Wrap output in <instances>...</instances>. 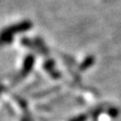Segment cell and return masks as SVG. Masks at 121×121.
I'll use <instances>...</instances> for the list:
<instances>
[{
  "label": "cell",
  "instance_id": "3957f363",
  "mask_svg": "<svg viewBox=\"0 0 121 121\" xmlns=\"http://www.w3.org/2000/svg\"><path fill=\"white\" fill-rule=\"evenodd\" d=\"M44 69H45L53 78H59V77H60L59 73L54 70V61H53V60L50 59V60H48V61H46V63L44 64Z\"/></svg>",
  "mask_w": 121,
  "mask_h": 121
},
{
  "label": "cell",
  "instance_id": "7a4b0ae2",
  "mask_svg": "<svg viewBox=\"0 0 121 121\" xmlns=\"http://www.w3.org/2000/svg\"><path fill=\"white\" fill-rule=\"evenodd\" d=\"M35 64V58L33 55H28L26 56L25 60H24V64H23V68L20 72V74L18 75V79H21L25 76H27L29 74V73L32 71L33 69V66Z\"/></svg>",
  "mask_w": 121,
  "mask_h": 121
},
{
  "label": "cell",
  "instance_id": "6da1fadb",
  "mask_svg": "<svg viewBox=\"0 0 121 121\" xmlns=\"http://www.w3.org/2000/svg\"><path fill=\"white\" fill-rule=\"evenodd\" d=\"M33 24L30 21H23L18 24H14L13 26L8 27L7 29L3 30L0 33V43L5 44V43H10L13 41V36L14 34L17 33H22L29 31L32 28Z\"/></svg>",
  "mask_w": 121,
  "mask_h": 121
},
{
  "label": "cell",
  "instance_id": "8992f818",
  "mask_svg": "<svg viewBox=\"0 0 121 121\" xmlns=\"http://www.w3.org/2000/svg\"><path fill=\"white\" fill-rule=\"evenodd\" d=\"M86 115H84V114H81V115H78L77 117H75V118H73V120H71V121H85L86 120Z\"/></svg>",
  "mask_w": 121,
  "mask_h": 121
},
{
  "label": "cell",
  "instance_id": "5b68a950",
  "mask_svg": "<svg viewBox=\"0 0 121 121\" xmlns=\"http://www.w3.org/2000/svg\"><path fill=\"white\" fill-rule=\"evenodd\" d=\"M118 113H119V112H118V110L115 109V108H111V109L109 110V114H110L112 117H116V116L118 115Z\"/></svg>",
  "mask_w": 121,
  "mask_h": 121
},
{
  "label": "cell",
  "instance_id": "52a82bcc",
  "mask_svg": "<svg viewBox=\"0 0 121 121\" xmlns=\"http://www.w3.org/2000/svg\"><path fill=\"white\" fill-rule=\"evenodd\" d=\"M1 92H2V87L0 86V94H1Z\"/></svg>",
  "mask_w": 121,
  "mask_h": 121
},
{
  "label": "cell",
  "instance_id": "277c9868",
  "mask_svg": "<svg viewBox=\"0 0 121 121\" xmlns=\"http://www.w3.org/2000/svg\"><path fill=\"white\" fill-rule=\"evenodd\" d=\"M94 62H95V59H94L93 56H89V57H87V58L84 60V61L82 62V64L80 65L79 70H80V71H85V70H87L88 68H90L91 66L94 64Z\"/></svg>",
  "mask_w": 121,
  "mask_h": 121
}]
</instances>
